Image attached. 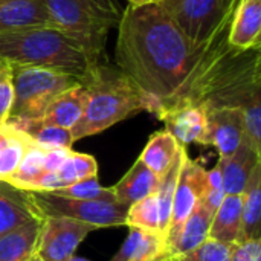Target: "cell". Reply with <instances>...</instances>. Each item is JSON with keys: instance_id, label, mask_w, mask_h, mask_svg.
I'll list each match as a JSON object with an SVG mask.
<instances>
[{"instance_id": "1", "label": "cell", "mask_w": 261, "mask_h": 261, "mask_svg": "<svg viewBox=\"0 0 261 261\" xmlns=\"http://www.w3.org/2000/svg\"><path fill=\"white\" fill-rule=\"evenodd\" d=\"M200 44L194 46L159 3L128 5L118 24L115 61L145 95L161 104L188 78Z\"/></svg>"}, {"instance_id": "36", "label": "cell", "mask_w": 261, "mask_h": 261, "mask_svg": "<svg viewBox=\"0 0 261 261\" xmlns=\"http://www.w3.org/2000/svg\"><path fill=\"white\" fill-rule=\"evenodd\" d=\"M229 261H261L260 239L236 243L232 246Z\"/></svg>"}, {"instance_id": "12", "label": "cell", "mask_w": 261, "mask_h": 261, "mask_svg": "<svg viewBox=\"0 0 261 261\" xmlns=\"http://www.w3.org/2000/svg\"><path fill=\"white\" fill-rule=\"evenodd\" d=\"M158 118L164 121L165 130L177 139L180 145L197 142L205 145L208 133L206 110L199 106H173L164 109Z\"/></svg>"}, {"instance_id": "28", "label": "cell", "mask_w": 261, "mask_h": 261, "mask_svg": "<svg viewBox=\"0 0 261 261\" xmlns=\"http://www.w3.org/2000/svg\"><path fill=\"white\" fill-rule=\"evenodd\" d=\"M57 174L63 184V188H66L76 182H81V180H86L90 177H96L98 162L90 154L70 151L69 158L57 170Z\"/></svg>"}, {"instance_id": "43", "label": "cell", "mask_w": 261, "mask_h": 261, "mask_svg": "<svg viewBox=\"0 0 261 261\" xmlns=\"http://www.w3.org/2000/svg\"><path fill=\"white\" fill-rule=\"evenodd\" d=\"M3 64H5V63H2V61H0V67H2V66H3Z\"/></svg>"}, {"instance_id": "24", "label": "cell", "mask_w": 261, "mask_h": 261, "mask_svg": "<svg viewBox=\"0 0 261 261\" xmlns=\"http://www.w3.org/2000/svg\"><path fill=\"white\" fill-rule=\"evenodd\" d=\"M214 211H211L202 200L196 206V210L191 213L188 220L185 222L180 237L176 243V248L173 251V258L187 254L188 251L197 248L200 243H203L208 239L210 226L214 217Z\"/></svg>"}, {"instance_id": "15", "label": "cell", "mask_w": 261, "mask_h": 261, "mask_svg": "<svg viewBox=\"0 0 261 261\" xmlns=\"http://www.w3.org/2000/svg\"><path fill=\"white\" fill-rule=\"evenodd\" d=\"M261 0H239L231 18L228 40L234 47L252 49L260 46Z\"/></svg>"}, {"instance_id": "22", "label": "cell", "mask_w": 261, "mask_h": 261, "mask_svg": "<svg viewBox=\"0 0 261 261\" xmlns=\"http://www.w3.org/2000/svg\"><path fill=\"white\" fill-rule=\"evenodd\" d=\"M261 239V162L242 193V231L239 243Z\"/></svg>"}, {"instance_id": "18", "label": "cell", "mask_w": 261, "mask_h": 261, "mask_svg": "<svg viewBox=\"0 0 261 261\" xmlns=\"http://www.w3.org/2000/svg\"><path fill=\"white\" fill-rule=\"evenodd\" d=\"M43 219L29 220L5 234H0V261H29L37 252Z\"/></svg>"}, {"instance_id": "40", "label": "cell", "mask_w": 261, "mask_h": 261, "mask_svg": "<svg viewBox=\"0 0 261 261\" xmlns=\"http://www.w3.org/2000/svg\"><path fill=\"white\" fill-rule=\"evenodd\" d=\"M29 261H44V260H43V258H41L40 255H37V254H34V255H32V257L29 258Z\"/></svg>"}, {"instance_id": "10", "label": "cell", "mask_w": 261, "mask_h": 261, "mask_svg": "<svg viewBox=\"0 0 261 261\" xmlns=\"http://www.w3.org/2000/svg\"><path fill=\"white\" fill-rule=\"evenodd\" d=\"M96 228L73 219L44 217L37 255L44 261H67L81 242Z\"/></svg>"}, {"instance_id": "19", "label": "cell", "mask_w": 261, "mask_h": 261, "mask_svg": "<svg viewBox=\"0 0 261 261\" xmlns=\"http://www.w3.org/2000/svg\"><path fill=\"white\" fill-rule=\"evenodd\" d=\"M161 177L156 176L141 159L124 174V177L115 185L113 193L116 202L124 205H133L148 196L156 194Z\"/></svg>"}, {"instance_id": "41", "label": "cell", "mask_w": 261, "mask_h": 261, "mask_svg": "<svg viewBox=\"0 0 261 261\" xmlns=\"http://www.w3.org/2000/svg\"><path fill=\"white\" fill-rule=\"evenodd\" d=\"M67 261H89V260H86V258H81V257H75V255H73L72 258H69Z\"/></svg>"}, {"instance_id": "39", "label": "cell", "mask_w": 261, "mask_h": 261, "mask_svg": "<svg viewBox=\"0 0 261 261\" xmlns=\"http://www.w3.org/2000/svg\"><path fill=\"white\" fill-rule=\"evenodd\" d=\"M150 3H158V0H128V5H133V6H142V5H150Z\"/></svg>"}, {"instance_id": "3", "label": "cell", "mask_w": 261, "mask_h": 261, "mask_svg": "<svg viewBox=\"0 0 261 261\" xmlns=\"http://www.w3.org/2000/svg\"><path fill=\"white\" fill-rule=\"evenodd\" d=\"M106 44L52 24L0 34V61L72 75L84 81L101 64Z\"/></svg>"}, {"instance_id": "11", "label": "cell", "mask_w": 261, "mask_h": 261, "mask_svg": "<svg viewBox=\"0 0 261 261\" xmlns=\"http://www.w3.org/2000/svg\"><path fill=\"white\" fill-rule=\"evenodd\" d=\"M208 133L205 145H214L222 159L229 158L245 138L243 110L237 107H222L206 112Z\"/></svg>"}, {"instance_id": "23", "label": "cell", "mask_w": 261, "mask_h": 261, "mask_svg": "<svg viewBox=\"0 0 261 261\" xmlns=\"http://www.w3.org/2000/svg\"><path fill=\"white\" fill-rule=\"evenodd\" d=\"M180 147L182 145L177 142L174 136H171L167 130H161L150 136L148 144L144 148L139 159L156 176L162 177L174 162Z\"/></svg>"}, {"instance_id": "30", "label": "cell", "mask_w": 261, "mask_h": 261, "mask_svg": "<svg viewBox=\"0 0 261 261\" xmlns=\"http://www.w3.org/2000/svg\"><path fill=\"white\" fill-rule=\"evenodd\" d=\"M54 196L67 197V199H76V200H101V202H116L113 188L101 187L96 177H90L81 182H76L73 185H69L66 188L49 191Z\"/></svg>"}, {"instance_id": "7", "label": "cell", "mask_w": 261, "mask_h": 261, "mask_svg": "<svg viewBox=\"0 0 261 261\" xmlns=\"http://www.w3.org/2000/svg\"><path fill=\"white\" fill-rule=\"evenodd\" d=\"M31 203L38 217H66L99 228L125 226L128 205L119 202L101 200H76L54 196L50 193L28 191Z\"/></svg>"}, {"instance_id": "2", "label": "cell", "mask_w": 261, "mask_h": 261, "mask_svg": "<svg viewBox=\"0 0 261 261\" xmlns=\"http://www.w3.org/2000/svg\"><path fill=\"white\" fill-rule=\"evenodd\" d=\"M236 6L200 44L199 58L180 89L159 104L158 115L173 106H199L206 112L222 107L245 109L261 96L260 46L234 47L228 40ZM156 115V116H158Z\"/></svg>"}, {"instance_id": "37", "label": "cell", "mask_w": 261, "mask_h": 261, "mask_svg": "<svg viewBox=\"0 0 261 261\" xmlns=\"http://www.w3.org/2000/svg\"><path fill=\"white\" fill-rule=\"evenodd\" d=\"M72 148H52L46 150L44 154V173H54L57 171L63 162L69 158Z\"/></svg>"}, {"instance_id": "14", "label": "cell", "mask_w": 261, "mask_h": 261, "mask_svg": "<svg viewBox=\"0 0 261 261\" xmlns=\"http://www.w3.org/2000/svg\"><path fill=\"white\" fill-rule=\"evenodd\" d=\"M260 153L251 145L249 139L243 138L239 148L225 159H219L225 194H242L254 168L260 164Z\"/></svg>"}, {"instance_id": "29", "label": "cell", "mask_w": 261, "mask_h": 261, "mask_svg": "<svg viewBox=\"0 0 261 261\" xmlns=\"http://www.w3.org/2000/svg\"><path fill=\"white\" fill-rule=\"evenodd\" d=\"M12 127V125H11ZM34 144V141L23 132L12 127V133L6 145L0 150V180H6L14 174L20 165L24 153Z\"/></svg>"}, {"instance_id": "42", "label": "cell", "mask_w": 261, "mask_h": 261, "mask_svg": "<svg viewBox=\"0 0 261 261\" xmlns=\"http://www.w3.org/2000/svg\"><path fill=\"white\" fill-rule=\"evenodd\" d=\"M237 2H239V0H226V3H228V5H236Z\"/></svg>"}, {"instance_id": "26", "label": "cell", "mask_w": 261, "mask_h": 261, "mask_svg": "<svg viewBox=\"0 0 261 261\" xmlns=\"http://www.w3.org/2000/svg\"><path fill=\"white\" fill-rule=\"evenodd\" d=\"M8 125H12L14 128L23 132L38 147H41L44 150H52V148H72V144H73L70 130H67V128L54 127V125H37V124L29 122V121L8 124Z\"/></svg>"}, {"instance_id": "34", "label": "cell", "mask_w": 261, "mask_h": 261, "mask_svg": "<svg viewBox=\"0 0 261 261\" xmlns=\"http://www.w3.org/2000/svg\"><path fill=\"white\" fill-rule=\"evenodd\" d=\"M225 190H223V182H222V171H220V164H217L211 171L206 174V188L202 197V202L211 210L217 211L220 206L223 197H225Z\"/></svg>"}, {"instance_id": "6", "label": "cell", "mask_w": 261, "mask_h": 261, "mask_svg": "<svg viewBox=\"0 0 261 261\" xmlns=\"http://www.w3.org/2000/svg\"><path fill=\"white\" fill-rule=\"evenodd\" d=\"M50 24L106 44L109 32L119 24L118 0H43Z\"/></svg>"}, {"instance_id": "20", "label": "cell", "mask_w": 261, "mask_h": 261, "mask_svg": "<svg viewBox=\"0 0 261 261\" xmlns=\"http://www.w3.org/2000/svg\"><path fill=\"white\" fill-rule=\"evenodd\" d=\"M29 193L0 180V234L37 219Z\"/></svg>"}, {"instance_id": "25", "label": "cell", "mask_w": 261, "mask_h": 261, "mask_svg": "<svg viewBox=\"0 0 261 261\" xmlns=\"http://www.w3.org/2000/svg\"><path fill=\"white\" fill-rule=\"evenodd\" d=\"M185 154H187V150L182 145L177 151L174 162L171 164L168 171L161 177L159 187L156 191V200H158V210H159V229L164 234V237H165L167 229H168L171 206H173V197L176 193V185H177V179H179V173H180V167H182Z\"/></svg>"}, {"instance_id": "35", "label": "cell", "mask_w": 261, "mask_h": 261, "mask_svg": "<svg viewBox=\"0 0 261 261\" xmlns=\"http://www.w3.org/2000/svg\"><path fill=\"white\" fill-rule=\"evenodd\" d=\"M14 90H12V73L11 66L3 64L0 67V127L6 124L11 106H12Z\"/></svg>"}, {"instance_id": "44", "label": "cell", "mask_w": 261, "mask_h": 261, "mask_svg": "<svg viewBox=\"0 0 261 261\" xmlns=\"http://www.w3.org/2000/svg\"><path fill=\"white\" fill-rule=\"evenodd\" d=\"M159 2H162V0H158V3H159Z\"/></svg>"}, {"instance_id": "38", "label": "cell", "mask_w": 261, "mask_h": 261, "mask_svg": "<svg viewBox=\"0 0 261 261\" xmlns=\"http://www.w3.org/2000/svg\"><path fill=\"white\" fill-rule=\"evenodd\" d=\"M11 133H12V127H11V125L5 124V125L0 127V150H2V148L6 145V142L9 141Z\"/></svg>"}, {"instance_id": "13", "label": "cell", "mask_w": 261, "mask_h": 261, "mask_svg": "<svg viewBox=\"0 0 261 261\" xmlns=\"http://www.w3.org/2000/svg\"><path fill=\"white\" fill-rule=\"evenodd\" d=\"M87 99H89V90L83 83H80L57 95L52 99V102L47 106L44 113L38 119L29 122H34L37 125H54V127L70 130L81 118Z\"/></svg>"}, {"instance_id": "9", "label": "cell", "mask_w": 261, "mask_h": 261, "mask_svg": "<svg viewBox=\"0 0 261 261\" xmlns=\"http://www.w3.org/2000/svg\"><path fill=\"white\" fill-rule=\"evenodd\" d=\"M206 174L208 171L203 167H200V164L191 161L188 154H185L176 185V193L173 197L170 223L165 234L167 254L171 261L173 251L180 237L185 222L203 197L206 188Z\"/></svg>"}, {"instance_id": "32", "label": "cell", "mask_w": 261, "mask_h": 261, "mask_svg": "<svg viewBox=\"0 0 261 261\" xmlns=\"http://www.w3.org/2000/svg\"><path fill=\"white\" fill-rule=\"evenodd\" d=\"M232 246L234 245L222 243L208 237L197 248L173 258V261H229Z\"/></svg>"}, {"instance_id": "16", "label": "cell", "mask_w": 261, "mask_h": 261, "mask_svg": "<svg viewBox=\"0 0 261 261\" xmlns=\"http://www.w3.org/2000/svg\"><path fill=\"white\" fill-rule=\"evenodd\" d=\"M128 229V237L110 261H171L164 234L139 228Z\"/></svg>"}, {"instance_id": "31", "label": "cell", "mask_w": 261, "mask_h": 261, "mask_svg": "<svg viewBox=\"0 0 261 261\" xmlns=\"http://www.w3.org/2000/svg\"><path fill=\"white\" fill-rule=\"evenodd\" d=\"M125 226L161 232V229H159V210H158L156 194L148 196V197L130 205L128 213H127V219H125Z\"/></svg>"}, {"instance_id": "8", "label": "cell", "mask_w": 261, "mask_h": 261, "mask_svg": "<svg viewBox=\"0 0 261 261\" xmlns=\"http://www.w3.org/2000/svg\"><path fill=\"white\" fill-rule=\"evenodd\" d=\"M239 3V2H237ZM226 0H162L159 5L176 21L188 40L199 46L222 23L226 14L237 6Z\"/></svg>"}, {"instance_id": "21", "label": "cell", "mask_w": 261, "mask_h": 261, "mask_svg": "<svg viewBox=\"0 0 261 261\" xmlns=\"http://www.w3.org/2000/svg\"><path fill=\"white\" fill-rule=\"evenodd\" d=\"M242 231V194H226L217 208L208 237L222 243H239Z\"/></svg>"}, {"instance_id": "33", "label": "cell", "mask_w": 261, "mask_h": 261, "mask_svg": "<svg viewBox=\"0 0 261 261\" xmlns=\"http://www.w3.org/2000/svg\"><path fill=\"white\" fill-rule=\"evenodd\" d=\"M245 135L251 145L261 154V96L251 101L243 109Z\"/></svg>"}, {"instance_id": "17", "label": "cell", "mask_w": 261, "mask_h": 261, "mask_svg": "<svg viewBox=\"0 0 261 261\" xmlns=\"http://www.w3.org/2000/svg\"><path fill=\"white\" fill-rule=\"evenodd\" d=\"M50 24L43 0H0V34Z\"/></svg>"}, {"instance_id": "4", "label": "cell", "mask_w": 261, "mask_h": 261, "mask_svg": "<svg viewBox=\"0 0 261 261\" xmlns=\"http://www.w3.org/2000/svg\"><path fill=\"white\" fill-rule=\"evenodd\" d=\"M81 83L89 90V99L81 118L70 128L73 142L101 133L138 112H159V101L145 95L118 67L101 63Z\"/></svg>"}, {"instance_id": "5", "label": "cell", "mask_w": 261, "mask_h": 261, "mask_svg": "<svg viewBox=\"0 0 261 261\" xmlns=\"http://www.w3.org/2000/svg\"><path fill=\"white\" fill-rule=\"evenodd\" d=\"M11 73L14 98L6 124L38 119L57 95L81 83L72 75L31 66H11Z\"/></svg>"}, {"instance_id": "27", "label": "cell", "mask_w": 261, "mask_h": 261, "mask_svg": "<svg viewBox=\"0 0 261 261\" xmlns=\"http://www.w3.org/2000/svg\"><path fill=\"white\" fill-rule=\"evenodd\" d=\"M44 154L46 150L38 147L35 142L28 148L24 153L20 165L14 171L12 176H9L5 182L11 184L15 188L24 190L38 177L44 173Z\"/></svg>"}]
</instances>
